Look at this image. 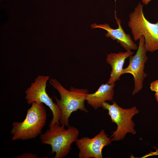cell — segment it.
Returning <instances> with one entry per match:
<instances>
[{
  "instance_id": "277c9868",
  "label": "cell",
  "mask_w": 158,
  "mask_h": 158,
  "mask_svg": "<svg viewBox=\"0 0 158 158\" xmlns=\"http://www.w3.org/2000/svg\"><path fill=\"white\" fill-rule=\"evenodd\" d=\"M65 126L56 123L44 134L40 135L42 142L50 145L52 148L51 153H56L54 158H63L69 153L72 144L78 139L79 132L73 126L64 128Z\"/></svg>"
},
{
  "instance_id": "2e32d148",
  "label": "cell",
  "mask_w": 158,
  "mask_h": 158,
  "mask_svg": "<svg viewBox=\"0 0 158 158\" xmlns=\"http://www.w3.org/2000/svg\"><path fill=\"white\" fill-rule=\"evenodd\" d=\"M1 0H0V1H1Z\"/></svg>"
},
{
  "instance_id": "9c48e42d",
  "label": "cell",
  "mask_w": 158,
  "mask_h": 158,
  "mask_svg": "<svg viewBox=\"0 0 158 158\" xmlns=\"http://www.w3.org/2000/svg\"><path fill=\"white\" fill-rule=\"evenodd\" d=\"M115 16L118 26L117 29L111 28L107 23L99 25L94 23L91 25V28H100L106 30L107 32L105 36L107 37H111L114 40H116L126 51L137 50V45L132 40L130 35L125 33L121 26V20Z\"/></svg>"
},
{
  "instance_id": "3957f363",
  "label": "cell",
  "mask_w": 158,
  "mask_h": 158,
  "mask_svg": "<svg viewBox=\"0 0 158 158\" xmlns=\"http://www.w3.org/2000/svg\"><path fill=\"white\" fill-rule=\"evenodd\" d=\"M143 7V4L139 2L133 11L130 13L128 25L134 40H139L143 36L146 49L153 52L158 50V21L155 23L149 22L144 14Z\"/></svg>"
},
{
  "instance_id": "52a82bcc",
  "label": "cell",
  "mask_w": 158,
  "mask_h": 158,
  "mask_svg": "<svg viewBox=\"0 0 158 158\" xmlns=\"http://www.w3.org/2000/svg\"><path fill=\"white\" fill-rule=\"evenodd\" d=\"M145 39L142 36L139 39L137 51L134 56L129 58V63L128 66L124 68L123 74L129 73L133 76L134 88L132 95L138 93L142 89L144 80L147 75L144 71L145 64L148 57L147 55V51L144 46Z\"/></svg>"
},
{
  "instance_id": "7a4b0ae2",
  "label": "cell",
  "mask_w": 158,
  "mask_h": 158,
  "mask_svg": "<svg viewBox=\"0 0 158 158\" xmlns=\"http://www.w3.org/2000/svg\"><path fill=\"white\" fill-rule=\"evenodd\" d=\"M49 83L54 88L58 91L60 96V99L54 96L56 104L61 110L59 119L60 124L68 127L69 118L73 112L80 110L85 113L88 112L85 106L86 97L88 94L87 90L71 87L70 90H68L56 79H50Z\"/></svg>"
},
{
  "instance_id": "8992f818",
  "label": "cell",
  "mask_w": 158,
  "mask_h": 158,
  "mask_svg": "<svg viewBox=\"0 0 158 158\" xmlns=\"http://www.w3.org/2000/svg\"><path fill=\"white\" fill-rule=\"evenodd\" d=\"M49 79V76L39 75L25 93L26 95L25 99L28 104H31L34 102L38 104L42 103L49 108L53 115L52 119L49 125L50 128L56 123L60 124L61 110L59 106L53 102L52 98L46 92L47 83Z\"/></svg>"
},
{
  "instance_id": "30bf717a",
  "label": "cell",
  "mask_w": 158,
  "mask_h": 158,
  "mask_svg": "<svg viewBox=\"0 0 158 158\" xmlns=\"http://www.w3.org/2000/svg\"><path fill=\"white\" fill-rule=\"evenodd\" d=\"M134 54V52L129 51L111 53L107 55L106 61L111 68L110 77L107 83V84L111 85L120 80V76L123 74V67L126 59Z\"/></svg>"
},
{
  "instance_id": "7c38bea8",
  "label": "cell",
  "mask_w": 158,
  "mask_h": 158,
  "mask_svg": "<svg viewBox=\"0 0 158 158\" xmlns=\"http://www.w3.org/2000/svg\"><path fill=\"white\" fill-rule=\"evenodd\" d=\"M37 155L36 154H32L30 153H26L21 155H19L17 157H13L15 158H37Z\"/></svg>"
},
{
  "instance_id": "5bb4252c",
  "label": "cell",
  "mask_w": 158,
  "mask_h": 158,
  "mask_svg": "<svg viewBox=\"0 0 158 158\" xmlns=\"http://www.w3.org/2000/svg\"><path fill=\"white\" fill-rule=\"evenodd\" d=\"M152 0H142V2L145 5H147Z\"/></svg>"
},
{
  "instance_id": "9a60e30c",
  "label": "cell",
  "mask_w": 158,
  "mask_h": 158,
  "mask_svg": "<svg viewBox=\"0 0 158 158\" xmlns=\"http://www.w3.org/2000/svg\"><path fill=\"white\" fill-rule=\"evenodd\" d=\"M154 96L156 100L158 102V93H155Z\"/></svg>"
},
{
  "instance_id": "ba28073f",
  "label": "cell",
  "mask_w": 158,
  "mask_h": 158,
  "mask_svg": "<svg viewBox=\"0 0 158 158\" xmlns=\"http://www.w3.org/2000/svg\"><path fill=\"white\" fill-rule=\"evenodd\" d=\"M111 139L102 129L94 137L90 138L87 137L78 139L75 142L79 150V158H102V151L105 146L110 145Z\"/></svg>"
},
{
  "instance_id": "8fae6325",
  "label": "cell",
  "mask_w": 158,
  "mask_h": 158,
  "mask_svg": "<svg viewBox=\"0 0 158 158\" xmlns=\"http://www.w3.org/2000/svg\"><path fill=\"white\" fill-rule=\"evenodd\" d=\"M115 83L109 85L102 84L95 92L87 95L86 100L94 109L102 107V103L106 101H112L114 94Z\"/></svg>"
},
{
  "instance_id": "6da1fadb",
  "label": "cell",
  "mask_w": 158,
  "mask_h": 158,
  "mask_svg": "<svg viewBox=\"0 0 158 158\" xmlns=\"http://www.w3.org/2000/svg\"><path fill=\"white\" fill-rule=\"evenodd\" d=\"M31 104L23 121L13 123L10 132L13 135L12 140H29L41 134L46 123V111L43 103L34 102Z\"/></svg>"
},
{
  "instance_id": "5b68a950",
  "label": "cell",
  "mask_w": 158,
  "mask_h": 158,
  "mask_svg": "<svg viewBox=\"0 0 158 158\" xmlns=\"http://www.w3.org/2000/svg\"><path fill=\"white\" fill-rule=\"evenodd\" d=\"M110 104L106 102H103L102 107L108 111L112 122L115 123L117 126L116 130L112 133V141L123 140L128 133L133 135L136 134L134 129L135 124L132 120L133 117L138 114L139 111L136 106L129 108L124 109L119 106L114 101Z\"/></svg>"
},
{
  "instance_id": "4fadbf2b",
  "label": "cell",
  "mask_w": 158,
  "mask_h": 158,
  "mask_svg": "<svg viewBox=\"0 0 158 158\" xmlns=\"http://www.w3.org/2000/svg\"><path fill=\"white\" fill-rule=\"evenodd\" d=\"M150 88L152 91L158 93V79L153 81L150 83Z\"/></svg>"
}]
</instances>
